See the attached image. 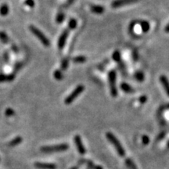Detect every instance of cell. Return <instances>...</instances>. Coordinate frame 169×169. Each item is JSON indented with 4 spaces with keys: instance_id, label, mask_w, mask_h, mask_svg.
<instances>
[{
    "instance_id": "cell-10",
    "label": "cell",
    "mask_w": 169,
    "mask_h": 169,
    "mask_svg": "<svg viewBox=\"0 0 169 169\" xmlns=\"http://www.w3.org/2000/svg\"><path fill=\"white\" fill-rule=\"evenodd\" d=\"M90 9H91V11L95 14H104V10H105V9L104 8V6H99V5H92L91 6Z\"/></svg>"
},
{
    "instance_id": "cell-16",
    "label": "cell",
    "mask_w": 169,
    "mask_h": 169,
    "mask_svg": "<svg viewBox=\"0 0 169 169\" xmlns=\"http://www.w3.org/2000/svg\"><path fill=\"white\" fill-rule=\"evenodd\" d=\"M86 57L85 56H78V57H74L73 59V61L77 64H82V63H85L86 61Z\"/></svg>"
},
{
    "instance_id": "cell-3",
    "label": "cell",
    "mask_w": 169,
    "mask_h": 169,
    "mask_svg": "<svg viewBox=\"0 0 169 169\" xmlns=\"http://www.w3.org/2000/svg\"><path fill=\"white\" fill-rule=\"evenodd\" d=\"M84 90H85V86H82V85L78 86L77 87L74 89V91H73V92H72L71 93L68 95V96L66 97L65 100H64V103H65L66 104H67V105H68V104H72V103L75 100V99H77V98L78 97L79 95L83 92Z\"/></svg>"
},
{
    "instance_id": "cell-27",
    "label": "cell",
    "mask_w": 169,
    "mask_h": 169,
    "mask_svg": "<svg viewBox=\"0 0 169 169\" xmlns=\"http://www.w3.org/2000/svg\"><path fill=\"white\" fill-rule=\"evenodd\" d=\"M14 111L12 109H10V108H9V109H7L6 111V115L12 116V115H14Z\"/></svg>"
},
{
    "instance_id": "cell-6",
    "label": "cell",
    "mask_w": 169,
    "mask_h": 169,
    "mask_svg": "<svg viewBox=\"0 0 169 169\" xmlns=\"http://www.w3.org/2000/svg\"><path fill=\"white\" fill-rule=\"evenodd\" d=\"M139 1V0H114L111 3V6L114 9L119 8V7H122L125 5L136 3Z\"/></svg>"
},
{
    "instance_id": "cell-7",
    "label": "cell",
    "mask_w": 169,
    "mask_h": 169,
    "mask_svg": "<svg viewBox=\"0 0 169 169\" xmlns=\"http://www.w3.org/2000/svg\"><path fill=\"white\" fill-rule=\"evenodd\" d=\"M68 35H69V31L67 30V29H66V30H64V32H63V33L61 34V35H60V38H59L58 44H57V45H58V48L60 49H62L64 47V45H65L67 37H68Z\"/></svg>"
},
{
    "instance_id": "cell-2",
    "label": "cell",
    "mask_w": 169,
    "mask_h": 169,
    "mask_svg": "<svg viewBox=\"0 0 169 169\" xmlns=\"http://www.w3.org/2000/svg\"><path fill=\"white\" fill-rule=\"evenodd\" d=\"M29 29H30L31 32H32L35 36H36L37 39L42 42V44L44 46L49 47V45H50V42H49V40L48 39V38H47L39 29H38L37 27H35L34 25H31L30 27H29Z\"/></svg>"
},
{
    "instance_id": "cell-1",
    "label": "cell",
    "mask_w": 169,
    "mask_h": 169,
    "mask_svg": "<svg viewBox=\"0 0 169 169\" xmlns=\"http://www.w3.org/2000/svg\"><path fill=\"white\" fill-rule=\"evenodd\" d=\"M106 136H107V139L112 143V145L114 146V148L116 149L117 152L118 153L119 155L121 156V157H124L125 154L124 148L122 147L121 144L119 142L118 139L116 138V136L113 133H111V132H107V134H106Z\"/></svg>"
},
{
    "instance_id": "cell-20",
    "label": "cell",
    "mask_w": 169,
    "mask_h": 169,
    "mask_svg": "<svg viewBox=\"0 0 169 169\" xmlns=\"http://www.w3.org/2000/svg\"><path fill=\"white\" fill-rule=\"evenodd\" d=\"M135 77H136V78L137 79L139 82H142V81L144 80V78H145L143 73H142L141 71L136 72V74H135Z\"/></svg>"
},
{
    "instance_id": "cell-9",
    "label": "cell",
    "mask_w": 169,
    "mask_h": 169,
    "mask_svg": "<svg viewBox=\"0 0 169 169\" xmlns=\"http://www.w3.org/2000/svg\"><path fill=\"white\" fill-rule=\"evenodd\" d=\"M160 82L164 87L167 96H169V81L165 75H161L160 77Z\"/></svg>"
},
{
    "instance_id": "cell-12",
    "label": "cell",
    "mask_w": 169,
    "mask_h": 169,
    "mask_svg": "<svg viewBox=\"0 0 169 169\" xmlns=\"http://www.w3.org/2000/svg\"><path fill=\"white\" fill-rule=\"evenodd\" d=\"M14 74H10V75H6V74H0V82H11L12 80L14 79Z\"/></svg>"
},
{
    "instance_id": "cell-19",
    "label": "cell",
    "mask_w": 169,
    "mask_h": 169,
    "mask_svg": "<svg viewBox=\"0 0 169 169\" xmlns=\"http://www.w3.org/2000/svg\"><path fill=\"white\" fill-rule=\"evenodd\" d=\"M112 58L113 60H114V61H116V62H119L120 60V53H119V51H114V53H113L112 55Z\"/></svg>"
},
{
    "instance_id": "cell-28",
    "label": "cell",
    "mask_w": 169,
    "mask_h": 169,
    "mask_svg": "<svg viewBox=\"0 0 169 169\" xmlns=\"http://www.w3.org/2000/svg\"><path fill=\"white\" fill-rule=\"evenodd\" d=\"M139 102L141 103V104H144V103L146 102V96H145V95H142V96H141L140 98H139Z\"/></svg>"
},
{
    "instance_id": "cell-31",
    "label": "cell",
    "mask_w": 169,
    "mask_h": 169,
    "mask_svg": "<svg viewBox=\"0 0 169 169\" xmlns=\"http://www.w3.org/2000/svg\"><path fill=\"white\" fill-rule=\"evenodd\" d=\"M167 108H169V104H168V105H167Z\"/></svg>"
},
{
    "instance_id": "cell-14",
    "label": "cell",
    "mask_w": 169,
    "mask_h": 169,
    "mask_svg": "<svg viewBox=\"0 0 169 169\" xmlns=\"http://www.w3.org/2000/svg\"><path fill=\"white\" fill-rule=\"evenodd\" d=\"M120 88H121V89H122L124 92H127V93H130V92H133V89H132V88L131 87L129 84H127V83L121 84V85H120Z\"/></svg>"
},
{
    "instance_id": "cell-15",
    "label": "cell",
    "mask_w": 169,
    "mask_h": 169,
    "mask_svg": "<svg viewBox=\"0 0 169 169\" xmlns=\"http://www.w3.org/2000/svg\"><path fill=\"white\" fill-rule=\"evenodd\" d=\"M141 28H142V32L144 33H146V32H149L150 28V23L147 21H142L141 23Z\"/></svg>"
},
{
    "instance_id": "cell-32",
    "label": "cell",
    "mask_w": 169,
    "mask_h": 169,
    "mask_svg": "<svg viewBox=\"0 0 169 169\" xmlns=\"http://www.w3.org/2000/svg\"><path fill=\"white\" fill-rule=\"evenodd\" d=\"M73 169H77V168H76V167H75V168H73Z\"/></svg>"
},
{
    "instance_id": "cell-30",
    "label": "cell",
    "mask_w": 169,
    "mask_h": 169,
    "mask_svg": "<svg viewBox=\"0 0 169 169\" xmlns=\"http://www.w3.org/2000/svg\"><path fill=\"white\" fill-rule=\"evenodd\" d=\"M164 30H165V32H167V33H169V23L167 24V26L165 27V29H164Z\"/></svg>"
},
{
    "instance_id": "cell-17",
    "label": "cell",
    "mask_w": 169,
    "mask_h": 169,
    "mask_svg": "<svg viewBox=\"0 0 169 169\" xmlns=\"http://www.w3.org/2000/svg\"><path fill=\"white\" fill-rule=\"evenodd\" d=\"M77 27V20L75 19H70L68 23V27L70 29H74Z\"/></svg>"
},
{
    "instance_id": "cell-29",
    "label": "cell",
    "mask_w": 169,
    "mask_h": 169,
    "mask_svg": "<svg viewBox=\"0 0 169 169\" xmlns=\"http://www.w3.org/2000/svg\"><path fill=\"white\" fill-rule=\"evenodd\" d=\"M149 141H150V139L147 136H142V142H144V144H147L148 142H149Z\"/></svg>"
},
{
    "instance_id": "cell-23",
    "label": "cell",
    "mask_w": 169,
    "mask_h": 169,
    "mask_svg": "<svg viewBox=\"0 0 169 169\" xmlns=\"http://www.w3.org/2000/svg\"><path fill=\"white\" fill-rule=\"evenodd\" d=\"M22 141V139L20 137H17L15 139H14L13 141H11L10 143V146H15V145H17V144L20 143Z\"/></svg>"
},
{
    "instance_id": "cell-11",
    "label": "cell",
    "mask_w": 169,
    "mask_h": 169,
    "mask_svg": "<svg viewBox=\"0 0 169 169\" xmlns=\"http://www.w3.org/2000/svg\"><path fill=\"white\" fill-rule=\"evenodd\" d=\"M35 166L40 169H56V165L52 164H44V163H36Z\"/></svg>"
},
{
    "instance_id": "cell-5",
    "label": "cell",
    "mask_w": 169,
    "mask_h": 169,
    "mask_svg": "<svg viewBox=\"0 0 169 169\" xmlns=\"http://www.w3.org/2000/svg\"><path fill=\"white\" fill-rule=\"evenodd\" d=\"M116 77H117V74H116L115 70H111L109 74H108V80H109L111 94L113 97H116L117 95V86H116Z\"/></svg>"
},
{
    "instance_id": "cell-25",
    "label": "cell",
    "mask_w": 169,
    "mask_h": 169,
    "mask_svg": "<svg viewBox=\"0 0 169 169\" xmlns=\"http://www.w3.org/2000/svg\"><path fill=\"white\" fill-rule=\"evenodd\" d=\"M0 39H1V40L3 42H7V41H8L6 35L5 33H3V32H0Z\"/></svg>"
},
{
    "instance_id": "cell-21",
    "label": "cell",
    "mask_w": 169,
    "mask_h": 169,
    "mask_svg": "<svg viewBox=\"0 0 169 169\" xmlns=\"http://www.w3.org/2000/svg\"><path fill=\"white\" fill-rule=\"evenodd\" d=\"M54 78H55L57 80H61V79L63 78V74L61 73V71L60 70H56L55 72H54Z\"/></svg>"
},
{
    "instance_id": "cell-22",
    "label": "cell",
    "mask_w": 169,
    "mask_h": 169,
    "mask_svg": "<svg viewBox=\"0 0 169 169\" xmlns=\"http://www.w3.org/2000/svg\"><path fill=\"white\" fill-rule=\"evenodd\" d=\"M126 164H127L128 167H129V169H137L136 168V166L135 165V164L133 163V161H131V160L128 159L127 161H126Z\"/></svg>"
},
{
    "instance_id": "cell-4",
    "label": "cell",
    "mask_w": 169,
    "mask_h": 169,
    "mask_svg": "<svg viewBox=\"0 0 169 169\" xmlns=\"http://www.w3.org/2000/svg\"><path fill=\"white\" fill-rule=\"evenodd\" d=\"M69 148L68 145L66 143L59 144L55 146H43L41 148V150L44 153H56V152H63L66 151Z\"/></svg>"
},
{
    "instance_id": "cell-8",
    "label": "cell",
    "mask_w": 169,
    "mask_h": 169,
    "mask_svg": "<svg viewBox=\"0 0 169 169\" xmlns=\"http://www.w3.org/2000/svg\"><path fill=\"white\" fill-rule=\"evenodd\" d=\"M74 141L75 142V145L77 146V149L78 150V152L80 153L81 154H84L86 153V149L84 147L83 143H82V139L79 136H75L74 137Z\"/></svg>"
},
{
    "instance_id": "cell-26",
    "label": "cell",
    "mask_w": 169,
    "mask_h": 169,
    "mask_svg": "<svg viewBox=\"0 0 169 169\" xmlns=\"http://www.w3.org/2000/svg\"><path fill=\"white\" fill-rule=\"evenodd\" d=\"M68 67V60H64L62 61V64H61V68L63 70H66Z\"/></svg>"
},
{
    "instance_id": "cell-13",
    "label": "cell",
    "mask_w": 169,
    "mask_h": 169,
    "mask_svg": "<svg viewBox=\"0 0 169 169\" xmlns=\"http://www.w3.org/2000/svg\"><path fill=\"white\" fill-rule=\"evenodd\" d=\"M9 13V6L7 4H2L0 7V15H2V17L8 15Z\"/></svg>"
},
{
    "instance_id": "cell-24",
    "label": "cell",
    "mask_w": 169,
    "mask_h": 169,
    "mask_svg": "<svg viewBox=\"0 0 169 169\" xmlns=\"http://www.w3.org/2000/svg\"><path fill=\"white\" fill-rule=\"evenodd\" d=\"M24 4L27 5V6L31 7V8H33V7L35 6V2H34V0H25Z\"/></svg>"
},
{
    "instance_id": "cell-18",
    "label": "cell",
    "mask_w": 169,
    "mask_h": 169,
    "mask_svg": "<svg viewBox=\"0 0 169 169\" xmlns=\"http://www.w3.org/2000/svg\"><path fill=\"white\" fill-rule=\"evenodd\" d=\"M64 18H65V15H64L63 13H59L57 16V18H56V20L58 23H61L62 22H64Z\"/></svg>"
}]
</instances>
